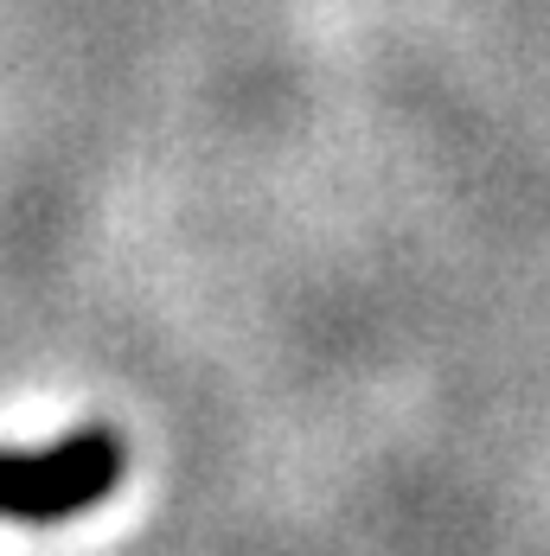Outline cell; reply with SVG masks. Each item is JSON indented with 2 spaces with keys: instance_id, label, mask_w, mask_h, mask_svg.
<instances>
[{
  "instance_id": "6da1fadb",
  "label": "cell",
  "mask_w": 550,
  "mask_h": 556,
  "mask_svg": "<svg viewBox=\"0 0 550 556\" xmlns=\"http://www.w3.org/2000/svg\"><path fill=\"white\" fill-rule=\"evenodd\" d=\"M128 473V442L90 422L46 447H0V525H64L110 500Z\"/></svg>"
}]
</instances>
